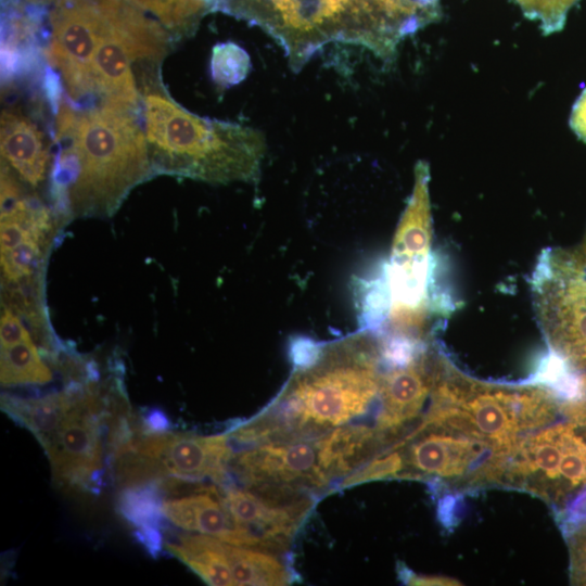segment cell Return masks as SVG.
Instances as JSON below:
<instances>
[{"instance_id":"obj_21","label":"cell","mask_w":586,"mask_h":586,"mask_svg":"<svg viewBox=\"0 0 586 586\" xmlns=\"http://www.w3.org/2000/svg\"><path fill=\"white\" fill-rule=\"evenodd\" d=\"M163 500L157 486L150 483L123 488L118 509L138 530H158Z\"/></svg>"},{"instance_id":"obj_7","label":"cell","mask_w":586,"mask_h":586,"mask_svg":"<svg viewBox=\"0 0 586 586\" xmlns=\"http://www.w3.org/2000/svg\"><path fill=\"white\" fill-rule=\"evenodd\" d=\"M531 283L549 352L586 371V234L573 247L544 250Z\"/></svg>"},{"instance_id":"obj_23","label":"cell","mask_w":586,"mask_h":586,"mask_svg":"<svg viewBox=\"0 0 586 586\" xmlns=\"http://www.w3.org/2000/svg\"><path fill=\"white\" fill-rule=\"evenodd\" d=\"M50 240L28 237L16 247L1 254V269L4 284L17 282L24 278L35 277L44 258Z\"/></svg>"},{"instance_id":"obj_11","label":"cell","mask_w":586,"mask_h":586,"mask_svg":"<svg viewBox=\"0 0 586 586\" xmlns=\"http://www.w3.org/2000/svg\"><path fill=\"white\" fill-rule=\"evenodd\" d=\"M230 470L246 487H279L314 497L332 487L322 467L318 437L246 446L233 453Z\"/></svg>"},{"instance_id":"obj_25","label":"cell","mask_w":586,"mask_h":586,"mask_svg":"<svg viewBox=\"0 0 586 586\" xmlns=\"http://www.w3.org/2000/svg\"><path fill=\"white\" fill-rule=\"evenodd\" d=\"M570 549L572 582L586 585V522L572 532Z\"/></svg>"},{"instance_id":"obj_20","label":"cell","mask_w":586,"mask_h":586,"mask_svg":"<svg viewBox=\"0 0 586 586\" xmlns=\"http://www.w3.org/2000/svg\"><path fill=\"white\" fill-rule=\"evenodd\" d=\"M51 380L52 372L33 341L1 347L2 386L47 384Z\"/></svg>"},{"instance_id":"obj_29","label":"cell","mask_w":586,"mask_h":586,"mask_svg":"<svg viewBox=\"0 0 586 586\" xmlns=\"http://www.w3.org/2000/svg\"><path fill=\"white\" fill-rule=\"evenodd\" d=\"M405 577L403 578L407 584L410 585H458L457 581H454L448 577L443 576H423L416 575L412 572L402 573Z\"/></svg>"},{"instance_id":"obj_19","label":"cell","mask_w":586,"mask_h":586,"mask_svg":"<svg viewBox=\"0 0 586 586\" xmlns=\"http://www.w3.org/2000/svg\"><path fill=\"white\" fill-rule=\"evenodd\" d=\"M157 22L171 40L194 33L201 17L213 11V0H126Z\"/></svg>"},{"instance_id":"obj_18","label":"cell","mask_w":586,"mask_h":586,"mask_svg":"<svg viewBox=\"0 0 586 586\" xmlns=\"http://www.w3.org/2000/svg\"><path fill=\"white\" fill-rule=\"evenodd\" d=\"M227 551L234 585L282 586L293 582V573L282 555L231 544L227 545Z\"/></svg>"},{"instance_id":"obj_5","label":"cell","mask_w":586,"mask_h":586,"mask_svg":"<svg viewBox=\"0 0 586 586\" xmlns=\"http://www.w3.org/2000/svg\"><path fill=\"white\" fill-rule=\"evenodd\" d=\"M565 419L526 434L499 484L537 495L572 527L586 522V422Z\"/></svg>"},{"instance_id":"obj_31","label":"cell","mask_w":586,"mask_h":586,"mask_svg":"<svg viewBox=\"0 0 586 586\" xmlns=\"http://www.w3.org/2000/svg\"><path fill=\"white\" fill-rule=\"evenodd\" d=\"M20 3H24L27 5H35V7H46L48 5L52 0H16Z\"/></svg>"},{"instance_id":"obj_10","label":"cell","mask_w":586,"mask_h":586,"mask_svg":"<svg viewBox=\"0 0 586 586\" xmlns=\"http://www.w3.org/2000/svg\"><path fill=\"white\" fill-rule=\"evenodd\" d=\"M103 411L101 388L93 383L44 448L58 485L78 492L99 491Z\"/></svg>"},{"instance_id":"obj_17","label":"cell","mask_w":586,"mask_h":586,"mask_svg":"<svg viewBox=\"0 0 586 586\" xmlns=\"http://www.w3.org/2000/svg\"><path fill=\"white\" fill-rule=\"evenodd\" d=\"M228 543L204 534L179 535L166 548L205 583L214 586L234 585L227 551Z\"/></svg>"},{"instance_id":"obj_9","label":"cell","mask_w":586,"mask_h":586,"mask_svg":"<svg viewBox=\"0 0 586 586\" xmlns=\"http://www.w3.org/2000/svg\"><path fill=\"white\" fill-rule=\"evenodd\" d=\"M116 0H53L43 50L63 95L72 103H93L92 66Z\"/></svg>"},{"instance_id":"obj_16","label":"cell","mask_w":586,"mask_h":586,"mask_svg":"<svg viewBox=\"0 0 586 586\" xmlns=\"http://www.w3.org/2000/svg\"><path fill=\"white\" fill-rule=\"evenodd\" d=\"M85 395L84 391L71 386L40 397L2 394L1 408L15 422L29 430L44 449Z\"/></svg>"},{"instance_id":"obj_8","label":"cell","mask_w":586,"mask_h":586,"mask_svg":"<svg viewBox=\"0 0 586 586\" xmlns=\"http://www.w3.org/2000/svg\"><path fill=\"white\" fill-rule=\"evenodd\" d=\"M388 448L400 454L399 477L429 479L459 489L499 484L508 459L488 441L437 421H420Z\"/></svg>"},{"instance_id":"obj_2","label":"cell","mask_w":586,"mask_h":586,"mask_svg":"<svg viewBox=\"0 0 586 586\" xmlns=\"http://www.w3.org/2000/svg\"><path fill=\"white\" fill-rule=\"evenodd\" d=\"M55 106V219L112 216L135 187L154 177L141 113L80 105L64 95Z\"/></svg>"},{"instance_id":"obj_26","label":"cell","mask_w":586,"mask_h":586,"mask_svg":"<svg viewBox=\"0 0 586 586\" xmlns=\"http://www.w3.org/2000/svg\"><path fill=\"white\" fill-rule=\"evenodd\" d=\"M0 334L1 347L11 346L24 341H33L30 333L23 324L21 317L3 305Z\"/></svg>"},{"instance_id":"obj_4","label":"cell","mask_w":586,"mask_h":586,"mask_svg":"<svg viewBox=\"0 0 586 586\" xmlns=\"http://www.w3.org/2000/svg\"><path fill=\"white\" fill-rule=\"evenodd\" d=\"M561 412L559 396L547 386L482 382L441 353L423 420L484 438L509 457L526 434L555 422Z\"/></svg>"},{"instance_id":"obj_24","label":"cell","mask_w":586,"mask_h":586,"mask_svg":"<svg viewBox=\"0 0 586 586\" xmlns=\"http://www.w3.org/2000/svg\"><path fill=\"white\" fill-rule=\"evenodd\" d=\"M525 16L537 20L544 34L549 35L563 28L569 10L577 0H514Z\"/></svg>"},{"instance_id":"obj_28","label":"cell","mask_w":586,"mask_h":586,"mask_svg":"<svg viewBox=\"0 0 586 586\" xmlns=\"http://www.w3.org/2000/svg\"><path fill=\"white\" fill-rule=\"evenodd\" d=\"M570 125L577 137L586 142V88L572 107Z\"/></svg>"},{"instance_id":"obj_3","label":"cell","mask_w":586,"mask_h":586,"mask_svg":"<svg viewBox=\"0 0 586 586\" xmlns=\"http://www.w3.org/2000/svg\"><path fill=\"white\" fill-rule=\"evenodd\" d=\"M141 122L153 176L170 175L213 184L254 182L266 140L259 130L195 115L167 92L158 75L140 84Z\"/></svg>"},{"instance_id":"obj_15","label":"cell","mask_w":586,"mask_h":586,"mask_svg":"<svg viewBox=\"0 0 586 586\" xmlns=\"http://www.w3.org/2000/svg\"><path fill=\"white\" fill-rule=\"evenodd\" d=\"M0 149L2 165L22 182L37 188L51 169L48 144L37 125L17 110L1 113Z\"/></svg>"},{"instance_id":"obj_27","label":"cell","mask_w":586,"mask_h":586,"mask_svg":"<svg viewBox=\"0 0 586 586\" xmlns=\"http://www.w3.org/2000/svg\"><path fill=\"white\" fill-rule=\"evenodd\" d=\"M562 415L572 420L586 422V373L582 375L581 395L576 399L562 403Z\"/></svg>"},{"instance_id":"obj_1","label":"cell","mask_w":586,"mask_h":586,"mask_svg":"<svg viewBox=\"0 0 586 586\" xmlns=\"http://www.w3.org/2000/svg\"><path fill=\"white\" fill-rule=\"evenodd\" d=\"M384 369L381 335L372 329L321 343L311 362L293 367L267 409L235 425L228 435L246 447L315 438L340 426L361 423L370 413L378 422Z\"/></svg>"},{"instance_id":"obj_14","label":"cell","mask_w":586,"mask_h":586,"mask_svg":"<svg viewBox=\"0 0 586 586\" xmlns=\"http://www.w3.org/2000/svg\"><path fill=\"white\" fill-rule=\"evenodd\" d=\"M162 511L167 520L182 530L235 546L267 550L255 535L234 520L222 501L220 489L214 484L164 500Z\"/></svg>"},{"instance_id":"obj_6","label":"cell","mask_w":586,"mask_h":586,"mask_svg":"<svg viewBox=\"0 0 586 586\" xmlns=\"http://www.w3.org/2000/svg\"><path fill=\"white\" fill-rule=\"evenodd\" d=\"M430 168L417 163L411 196L398 222L386 271L387 334L425 341L431 305Z\"/></svg>"},{"instance_id":"obj_12","label":"cell","mask_w":586,"mask_h":586,"mask_svg":"<svg viewBox=\"0 0 586 586\" xmlns=\"http://www.w3.org/2000/svg\"><path fill=\"white\" fill-rule=\"evenodd\" d=\"M234 520L255 535L268 551L283 555L314 505V496L278 487L220 486Z\"/></svg>"},{"instance_id":"obj_13","label":"cell","mask_w":586,"mask_h":586,"mask_svg":"<svg viewBox=\"0 0 586 586\" xmlns=\"http://www.w3.org/2000/svg\"><path fill=\"white\" fill-rule=\"evenodd\" d=\"M227 433L217 435L141 433L132 446L145 456L161 479L205 480L219 487L228 484L232 445Z\"/></svg>"},{"instance_id":"obj_22","label":"cell","mask_w":586,"mask_h":586,"mask_svg":"<svg viewBox=\"0 0 586 586\" xmlns=\"http://www.w3.org/2000/svg\"><path fill=\"white\" fill-rule=\"evenodd\" d=\"M251 67L247 51L239 44L227 41L212 48L211 76L220 89H228L243 81L251 72Z\"/></svg>"},{"instance_id":"obj_30","label":"cell","mask_w":586,"mask_h":586,"mask_svg":"<svg viewBox=\"0 0 586 586\" xmlns=\"http://www.w3.org/2000/svg\"><path fill=\"white\" fill-rule=\"evenodd\" d=\"M168 425L167 418L163 415V412L158 410H153L148 416L145 422H144V431L143 433H158L164 432V430Z\"/></svg>"}]
</instances>
